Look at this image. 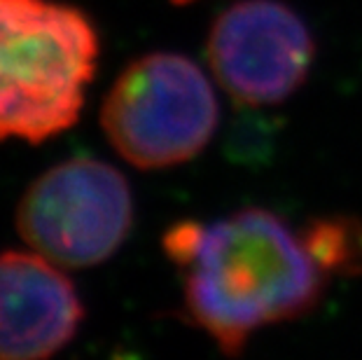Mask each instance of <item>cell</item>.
Listing matches in <instances>:
<instances>
[{"mask_svg":"<svg viewBox=\"0 0 362 360\" xmlns=\"http://www.w3.org/2000/svg\"><path fill=\"white\" fill-rule=\"evenodd\" d=\"M164 250L185 272V313L238 356L262 327L309 313L329 274L302 232L267 209H243L202 227L178 222L164 234Z\"/></svg>","mask_w":362,"mask_h":360,"instance_id":"1","label":"cell"},{"mask_svg":"<svg viewBox=\"0 0 362 360\" xmlns=\"http://www.w3.org/2000/svg\"><path fill=\"white\" fill-rule=\"evenodd\" d=\"M84 316L80 295L40 252H0V360H49Z\"/></svg>","mask_w":362,"mask_h":360,"instance_id":"6","label":"cell"},{"mask_svg":"<svg viewBox=\"0 0 362 360\" xmlns=\"http://www.w3.org/2000/svg\"><path fill=\"white\" fill-rule=\"evenodd\" d=\"M206 59L215 82L250 108L283 103L309 78L315 40L283 0H238L213 21Z\"/></svg>","mask_w":362,"mask_h":360,"instance_id":"5","label":"cell"},{"mask_svg":"<svg viewBox=\"0 0 362 360\" xmlns=\"http://www.w3.org/2000/svg\"><path fill=\"white\" fill-rule=\"evenodd\" d=\"M98 33L73 5L0 0V141L42 143L78 122Z\"/></svg>","mask_w":362,"mask_h":360,"instance_id":"2","label":"cell"},{"mask_svg":"<svg viewBox=\"0 0 362 360\" xmlns=\"http://www.w3.org/2000/svg\"><path fill=\"white\" fill-rule=\"evenodd\" d=\"M304 239L327 274L362 272V229L349 218L313 220Z\"/></svg>","mask_w":362,"mask_h":360,"instance_id":"7","label":"cell"},{"mask_svg":"<svg viewBox=\"0 0 362 360\" xmlns=\"http://www.w3.org/2000/svg\"><path fill=\"white\" fill-rule=\"evenodd\" d=\"M14 220L30 250L64 269H84L127 241L134 197L115 166L89 157L68 159L26 190Z\"/></svg>","mask_w":362,"mask_h":360,"instance_id":"4","label":"cell"},{"mask_svg":"<svg viewBox=\"0 0 362 360\" xmlns=\"http://www.w3.org/2000/svg\"><path fill=\"white\" fill-rule=\"evenodd\" d=\"M175 5H187V3H192V0H173Z\"/></svg>","mask_w":362,"mask_h":360,"instance_id":"8","label":"cell"},{"mask_svg":"<svg viewBox=\"0 0 362 360\" xmlns=\"http://www.w3.org/2000/svg\"><path fill=\"white\" fill-rule=\"evenodd\" d=\"M220 120L213 82L173 52L138 57L119 73L101 108L115 152L136 168L157 171L194 159Z\"/></svg>","mask_w":362,"mask_h":360,"instance_id":"3","label":"cell"}]
</instances>
